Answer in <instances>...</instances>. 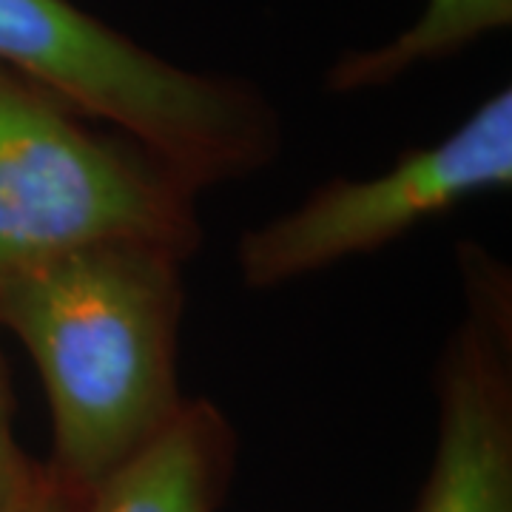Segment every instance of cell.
Instances as JSON below:
<instances>
[{"label":"cell","mask_w":512,"mask_h":512,"mask_svg":"<svg viewBox=\"0 0 512 512\" xmlns=\"http://www.w3.org/2000/svg\"><path fill=\"white\" fill-rule=\"evenodd\" d=\"M185 256L97 242L0 282V328L35 362L52 413L46 467L77 498L183 413Z\"/></svg>","instance_id":"cell-1"},{"label":"cell","mask_w":512,"mask_h":512,"mask_svg":"<svg viewBox=\"0 0 512 512\" xmlns=\"http://www.w3.org/2000/svg\"><path fill=\"white\" fill-rule=\"evenodd\" d=\"M0 63L151 148L194 188L276 163L282 117L245 77L154 55L72 0H0Z\"/></svg>","instance_id":"cell-2"},{"label":"cell","mask_w":512,"mask_h":512,"mask_svg":"<svg viewBox=\"0 0 512 512\" xmlns=\"http://www.w3.org/2000/svg\"><path fill=\"white\" fill-rule=\"evenodd\" d=\"M200 188L151 148L0 63V282L97 242L202 245Z\"/></svg>","instance_id":"cell-3"},{"label":"cell","mask_w":512,"mask_h":512,"mask_svg":"<svg viewBox=\"0 0 512 512\" xmlns=\"http://www.w3.org/2000/svg\"><path fill=\"white\" fill-rule=\"evenodd\" d=\"M512 185V89L470 111L436 146L402 154L367 180H330L274 220L248 228L237 265L248 291H271L373 254L470 197Z\"/></svg>","instance_id":"cell-4"},{"label":"cell","mask_w":512,"mask_h":512,"mask_svg":"<svg viewBox=\"0 0 512 512\" xmlns=\"http://www.w3.org/2000/svg\"><path fill=\"white\" fill-rule=\"evenodd\" d=\"M461 316L441 350L436 450L413 512H512V271L458 245Z\"/></svg>","instance_id":"cell-5"},{"label":"cell","mask_w":512,"mask_h":512,"mask_svg":"<svg viewBox=\"0 0 512 512\" xmlns=\"http://www.w3.org/2000/svg\"><path fill=\"white\" fill-rule=\"evenodd\" d=\"M237 464V433L211 399L183 413L80 498L77 512H217Z\"/></svg>","instance_id":"cell-6"},{"label":"cell","mask_w":512,"mask_h":512,"mask_svg":"<svg viewBox=\"0 0 512 512\" xmlns=\"http://www.w3.org/2000/svg\"><path fill=\"white\" fill-rule=\"evenodd\" d=\"M510 26L512 0H427L416 23L402 35L336 57L325 74V92L359 94L384 89L419 66L450 60Z\"/></svg>","instance_id":"cell-7"},{"label":"cell","mask_w":512,"mask_h":512,"mask_svg":"<svg viewBox=\"0 0 512 512\" xmlns=\"http://www.w3.org/2000/svg\"><path fill=\"white\" fill-rule=\"evenodd\" d=\"M12 387L0 356V512H23L40 476V461L29 458L12 427Z\"/></svg>","instance_id":"cell-8"},{"label":"cell","mask_w":512,"mask_h":512,"mask_svg":"<svg viewBox=\"0 0 512 512\" xmlns=\"http://www.w3.org/2000/svg\"><path fill=\"white\" fill-rule=\"evenodd\" d=\"M77 507H80V498L69 493L46 464H40V476L23 512H77Z\"/></svg>","instance_id":"cell-9"}]
</instances>
